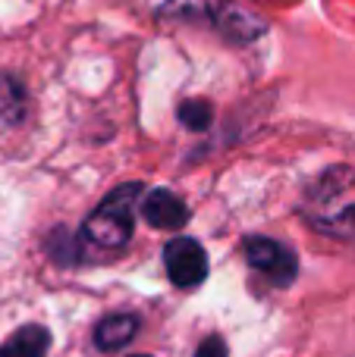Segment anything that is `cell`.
<instances>
[{"label":"cell","mask_w":355,"mask_h":357,"mask_svg":"<svg viewBox=\"0 0 355 357\" xmlns=\"http://www.w3.org/2000/svg\"><path fill=\"white\" fill-rule=\"evenodd\" d=\"M142 195V185H119L117 191L101 201V207L88 216L85 238L104 251H119L132 238V222H136V201Z\"/></svg>","instance_id":"1"},{"label":"cell","mask_w":355,"mask_h":357,"mask_svg":"<svg viewBox=\"0 0 355 357\" xmlns=\"http://www.w3.org/2000/svg\"><path fill=\"white\" fill-rule=\"evenodd\" d=\"M308 213L318 226H327L324 232H333V226H355V173L333 169L314 185Z\"/></svg>","instance_id":"2"},{"label":"cell","mask_w":355,"mask_h":357,"mask_svg":"<svg viewBox=\"0 0 355 357\" xmlns=\"http://www.w3.org/2000/svg\"><path fill=\"white\" fill-rule=\"evenodd\" d=\"M245 260H249L252 270L264 273L274 285H293L296 273H299V260H296L293 248H287L283 241L264 238H245Z\"/></svg>","instance_id":"3"},{"label":"cell","mask_w":355,"mask_h":357,"mask_svg":"<svg viewBox=\"0 0 355 357\" xmlns=\"http://www.w3.org/2000/svg\"><path fill=\"white\" fill-rule=\"evenodd\" d=\"M164 266H167V276L173 285L195 289L208 276V254L195 238L180 235V238L167 241V248H164Z\"/></svg>","instance_id":"4"},{"label":"cell","mask_w":355,"mask_h":357,"mask_svg":"<svg viewBox=\"0 0 355 357\" xmlns=\"http://www.w3.org/2000/svg\"><path fill=\"white\" fill-rule=\"evenodd\" d=\"M142 216H145V222L154 229H182L189 222V207L182 204L180 195H173V191L154 188L145 195Z\"/></svg>","instance_id":"5"},{"label":"cell","mask_w":355,"mask_h":357,"mask_svg":"<svg viewBox=\"0 0 355 357\" xmlns=\"http://www.w3.org/2000/svg\"><path fill=\"white\" fill-rule=\"evenodd\" d=\"M138 333V317L132 314H113V317H104L94 329V345L104 348V351H117V348L129 345Z\"/></svg>","instance_id":"6"},{"label":"cell","mask_w":355,"mask_h":357,"mask_svg":"<svg viewBox=\"0 0 355 357\" xmlns=\"http://www.w3.org/2000/svg\"><path fill=\"white\" fill-rule=\"evenodd\" d=\"M50 333L44 326H22L0 345V357H48Z\"/></svg>","instance_id":"7"},{"label":"cell","mask_w":355,"mask_h":357,"mask_svg":"<svg viewBox=\"0 0 355 357\" xmlns=\"http://www.w3.org/2000/svg\"><path fill=\"white\" fill-rule=\"evenodd\" d=\"M211 116H214V110L208 100H186L180 107V123L189 126L192 132H205L211 126Z\"/></svg>","instance_id":"8"},{"label":"cell","mask_w":355,"mask_h":357,"mask_svg":"<svg viewBox=\"0 0 355 357\" xmlns=\"http://www.w3.org/2000/svg\"><path fill=\"white\" fill-rule=\"evenodd\" d=\"M195 357H226V345L220 335H208L205 342L198 345V351H195Z\"/></svg>","instance_id":"9"},{"label":"cell","mask_w":355,"mask_h":357,"mask_svg":"<svg viewBox=\"0 0 355 357\" xmlns=\"http://www.w3.org/2000/svg\"><path fill=\"white\" fill-rule=\"evenodd\" d=\"M136 357H148V354H136Z\"/></svg>","instance_id":"10"}]
</instances>
